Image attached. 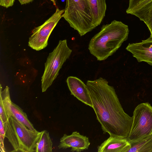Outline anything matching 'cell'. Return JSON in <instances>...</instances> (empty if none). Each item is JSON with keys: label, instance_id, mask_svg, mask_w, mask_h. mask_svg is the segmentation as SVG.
Returning <instances> with one entry per match:
<instances>
[{"label": "cell", "instance_id": "cell-5", "mask_svg": "<svg viewBox=\"0 0 152 152\" xmlns=\"http://www.w3.org/2000/svg\"><path fill=\"white\" fill-rule=\"evenodd\" d=\"M132 126L127 137L132 143L152 135V106L148 102L138 104L133 112Z\"/></svg>", "mask_w": 152, "mask_h": 152}, {"label": "cell", "instance_id": "cell-2", "mask_svg": "<svg viewBox=\"0 0 152 152\" xmlns=\"http://www.w3.org/2000/svg\"><path fill=\"white\" fill-rule=\"evenodd\" d=\"M127 25L114 20L102 26L99 32L91 39L88 49L98 61H102L112 55L128 37Z\"/></svg>", "mask_w": 152, "mask_h": 152}, {"label": "cell", "instance_id": "cell-9", "mask_svg": "<svg viewBox=\"0 0 152 152\" xmlns=\"http://www.w3.org/2000/svg\"><path fill=\"white\" fill-rule=\"evenodd\" d=\"M90 144L88 137L75 131L70 135L64 134L60 139L58 147L59 149L71 148L72 152H80L87 149Z\"/></svg>", "mask_w": 152, "mask_h": 152}, {"label": "cell", "instance_id": "cell-18", "mask_svg": "<svg viewBox=\"0 0 152 152\" xmlns=\"http://www.w3.org/2000/svg\"><path fill=\"white\" fill-rule=\"evenodd\" d=\"M2 87L0 85V98L1 99L4 107L7 117L8 119L12 116L11 110L12 102L10 95L9 88L7 86L2 91Z\"/></svg>", "mask_w": 152, "mask_h": 152}, {"label": "cell", "instance_id": "cell-19", "mask_svg": "<svg viewBox=\"0 0 152 152\" xmlns=\"http://www.w3.org/2000/svg\"><path fill=\"white\" fill-rule=\"evenodd\" d=\"M5 137V130L3 122L0 118V150L1 152H5L4 141Z\"/></svg>", "mask_w": 152, "mask_h": 152}, {"label": "cell", "instance_id": "cell-1", "mask_svg": "<svg viewBox=\"0 0 152 152\" xmlns=\"http://www.w3.org/2000/svg\"><path fill=\"white\" fill-rule=\"evenodd\" d=\"M86 85L96 118L104 133L121 138L128 137L133 117L124 111L114 87L102 77L88 80Z\"/></svg>", "mask_w": 152, "mask_h": 152}, {"label": "cell", "instance_id": "cell-10", "mask_svg": "<svg viewBox=\"0 0 152 152\" xmlns=\"http://www.w3.org/2000/svg\"><path fill=\"white\" fill-rule=\"evenodd\" d=\"M66 82L71 95L86 104L92 107L87 87L83 81L76 77H68Z\"/></svg>", "mask_w": 152, "mask_h": 152}, {"label": "cell", "instance_id": "cell-21", "mask_svg": "<svg viewBox=\"0 0 152 152\" xmlns=\"http://www.w3.org/2000/svg\"><path fill=\"white\" fill-rule=\"evenodd\" d=\"M22 5L30 3L33 0H18Z\"/></svg>", "mask_w": 152, "mask_h": 152}, {"label": "cell", "instance_id": "cell-14", "mask_svg": "<svg viewBox=\"0 0 152 152\" xmlns=\"http://www.w3.org/2000/svg\"><path fill=\"white\" fill-rule=\"evenodd\" d=\"M130 143L126 152H152V135Z\"/></svg>", "mask_w": 152, "mask_h": 152}, {"label": "cell", "instance_id": "cell-12", "mask_svg": "<svg viewBox=\"0 0 152 152\" xmlns=\"http://www.w3.org/2000/svg\"><path fill=\"white\" fill-rule=\"evenodd\" d=\"M90 7L93 23L96 28L100 25L105 16L106 0H86Z\"/></svg>", "mask_w": 152, "mask_h": 152}, {"label": "cell", "instance_id": "cell-8", "mask_svg": "<svg viewBox=\"0 0 152 152\" xmlns=\"http://www.w3.org/2000/svg\"><path fill=\"white\" fill-rule=\"evenodd\" d=\"M139 62L144 61L152 66V37L139 43H129L126 48Z\"/></svg>", "mask_w": 152, "mask_h": 152}, {"label": "cell", "instance_id": "cell-16", "mask_svg": "<svg viewBox=\"0 0 152 152\" xmlns=\"http://www.w3.org/2000/svg\"><path fill=\"white\" fill-rule=\"evenodd\" d=\"M11 110L12 116L17 120L31 130H36L28 118L26 114L17 105L12 102Z\"/></svg>", "mask_w": 152, "mask_h": 152}, {"label": "cell", "instance_id": "cell-4", "mask_svg": "<svg viewBox=\"0 0 152 152\" xmlns=\"http://www.w3.org/2000/svg\"><path fill=\"white\" fill-rule=\"evenodd\" d=\"M72 50L68 47L66 39L59 40L57 46L50 53L45 65L42 77V92H45L58 75L63 64L70 56Z\"/></svg>", "mask_w": 152, "mask_h": 152}, {"label": "cell", "instance_id": "cell-6", "mask_svg": "<svg viewBox=\"0 0 152 152\" xmlns=\"http://www.w3.org/2000/svg\"><path fill=\"white\" fill-rule=\"evenodd\" d=\"M64 10L57 8L55 12L41 25L35 28L29 38L28 45L32 49L39 51L48 45L49 37L54 28L62 17Z\"/></svg>", "mask_w": 152, "mask_h": 152}, {"label": "cell", "instance_id": "cell-17", "mask_svg": "<svg viewBox=\"0 0 152 152\" xmlns=\"http://www.w3.org/2000/svg\"><path fill=\"white\" fill-rule=\"evenodd\" d=\"M4 124L5 130V137L8 139L13 149L11 151L20 152L18 140L9 119Z\"/></svg>", "mask_w": 152, "mask_h": 152}, {"label": "cell", "instance_id": "cell-3", "mask_svg": "<svg viewBox=\"0 0 152 152\" xmlns=\"http://www.w3.org/2000/svg\"><path fill=\"white\" fill-rule=\"evenodd\" d=\"M62 17L80 36L92 31L94 25L90 9L86 0H66Z\"/></svg>", "mask_w": 152, "mask_h": 152}, {"label": "cell", "instance_id": "cell-20", "mask_svg": "<svg viewBox=\"0 0 152 152\" xmlns=\"http://www.w3.org/2000/svg\"><path fill=\"white\" fill-rule=\"evenodd\" d=\"M14 1L15 0H0V5L7 8L13 5Z\"/></svg>", "mask_w": 152, "mask_h": 152}, {"label": "cell", "instance_id": "cell-15", "mask_svg": "<svg viewBox=\"0 0 152 152\" xmlns=\"http://www.w3.org/2000/svg\"><path fill=\"white\" fill-rule=\"evenodd\" d=\"M53 142L49 132L46 130L41 131L40 138L37 143L36 152H51Z\"/></svg>", "mask_w": 152, "mask_h": 152}, {"label": "cell", "instance_id": "cell-13", "mask_svg": "<svg viewBox=\"0 0 152 152\" xmlns=\"http://www.w3.org/2000/svg\"><path fill=\"white\" fill-rule=\"evenodd\" d=\"M134 15L143 21L148 27L152 37V0H146L135 11Z\"/></svg>", "mask_w": 152, "mask_h": 152}, {"label": "cell", "instance_id": "cell-11", "mask_svg": "<svg viewBox=\"0 0 152 152\" xmlns=\"http://www.w3.org/2000/svg\"><path fill=\"white\" fill-rule=\"evenodd\" d=\"M126 138L110 136L98 147V152H126L130 147Z\"/></svg>", "mask_w": 152, "mask_h": 152}, {"label": "cell", "instance_id": "cell-7", "mask_svg": "<svg viewBox=\"0 0 152 152\" xmlns=\"http://www.w3.org/2000/svg\"><path fill=\"white\" fill-rule=\"evenodd\" d=\"M9 119L18 140L20 151L35 152L41 132L29 129L12 116Z\"/></svg>", "mask_w": 152, "mask_h": 152}]
</instances>
